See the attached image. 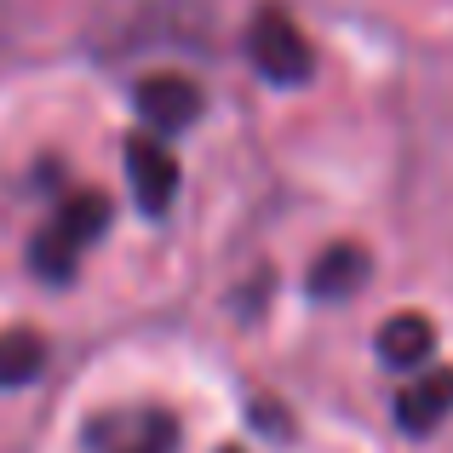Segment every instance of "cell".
I'll list each match as a JSON object with an SVG mask.
<instances>
[{"instance_id": "cell-7", "label": "cell", "mask_w": 453, "mask_h": 453, "mask_svg": "<svg viewBox=\"0 0 453 453\" xmlns=\"http://www.w3.org/2000/svg\"><path fill=\"white\" fill-rule=\"evenodd\" d=\"M362 270H367V253L350 247V242H339L310 265V293H316V299H344V293L362 281Z\"/></svg>"}, {"instance_id": "cell-3", "label": "cell", "mask_w": 453, "mask_h": 453, "mask_svg": "<svg viewBox=\"0 0 453 453\" xmlns=\"http://www.w3.org/2000/svg\"><path fill=\"white\" fill-rule=\"evenodd\" d=\"M448 408H453V367H436V373L402 385V396H396V431L431 436L436 425L448 419Z\"/></svg>"}, {"instance_id": "cell-5", "label": "cell", "mask_w": 453, "mask_h": 453, "mask_svg": "<svg viewBox=\"0 0 453 453\" xmlns=\"http://www.w3.org/2000/svg\"><path fill=\"white\" fill-rule=\"evenodd\" d=\"M104 224H110V201H104L98 189H81V196H69L64 207H58V219L46 224V230H52L69 253H81L92 235H104Z\"/></svg>"}, {"instance_id": "cell-10", "label": "cell", "mask_w": 453, "mask_h": 453, "mask_svg": "<svg viewBox=\"0 0 453 453\" xmlns=\"http://www.w3.org/2000/svg\"><path fill=\"white\" fill-rule=\"evenodd\" d=\"M173 448H178V425L166 419V413H144V419H138V436L121 453H173Z\"/></svg>"}, {"instance_id": "cell-11", "label": "cell", "mask_w": 453, "mask_h": 453, "mask_svg": "<svg viewBox=\"0 0 453 453\" xmlns=\"http://www.w3.org/2000/svg\"><path fill=\"white\" fill-rule=\"evenodd\" d=\"M224 453H242V448H224Z\"/></svg>"}, {"instance_id": "cell-1", "label": "cell", "mask_w": 453, "mask_h": 453, "mask_svg": "<svg viewBox=\"0 0 453 453\" xmlns=\"http://www.w3.org/2000/svg\"><path fill=\"white\" fill-rule=\"evenodd\" d=\"M247 52H253L258 75L276 81V87H304L310 81V46L304 35L293 29V18L281 6H265L247 29Z\"/></svg>"}, {"instance_id": "cell-6", "label": "cell", "mask_w": 453, "mask_h": 453, "mask_svg": "<svg viewBox=\"0 0 453 453\" xmlns=\"http://www.w3.org/2000/svg\"><path fill=\"white\" fill-rule=\"evenodd\" d=\"M436 344V327L425 316H390L385 327H379V356H385V367H419L425 356H431Z\"/></svg>"}, {"instance_id": "cell-2", "label": "cell", "mask_w": 453, "mask_h": 453, "mask_svg": "<svg viewBox=\"0 0 453 453\" xmlns=\"http://www.w3.org/2000/svg\"><path fill=\"white\" fill-rule=\"evenodd\" d=\"M127 178L138 189V207L144 212H166L178 189V161L173 150H161L155 138H127Z\"/></svg>"}, {"instance_id": "cell-4", "label": "cell", "mask_w": 453, "mask_h": 453, "mask_svg": "<svg viewBox=\"0 0 453 453\" xmlns=\"http://www.w3.org/2000/svg\"><path fill=\"white\" fill-rule=\"evenodd\" d=\"M138 115L150 127H161V133H178V127H189L201 115V92L178 75H150L138 81Z\"/></svg>"}, {"instance_id": "cell-8", "label": "cell", "mask_w": 453, "mask_h": 453, "mask_svg": "<svg viewBox=\"0 0 453 453\" xmlns=\"http://www.w3.org/2000/svg\"><path fill=\"white\" fill-rule=\"evenodd\" d=\"M41 362H46V344H41V333H29V327H12V333H0V390H18V385H29V379L41 373Z\"/></svg>"}, {"instance_id": "cell-9", "label": "cell", "mask_w": 453, "mask_h": 453, "mask_svg": "<svg viewBox=\"0 0 453 453\" xmlns=\"http://www.w3.org/2000/svg\"><path fill=\"white\" fill-rule=\"evenodd\" d=\"M29 265L41 270V276L52 281V288H64V281L75 276V253H69V247L58 242L52 230H41V235H35V242H29Z\"/></svg>"}]
</instances>
